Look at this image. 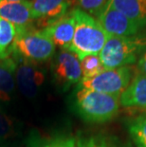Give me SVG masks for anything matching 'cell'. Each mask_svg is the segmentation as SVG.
I'll use <instances>...</instances> for the list:
<instances>
[{"label": "cell", "instance_id": "obj_15", "mask_svg": "<svg viewBox=\"0 0 146 147\" xmlns=\"http://www.w3.org/2000/svg\"><path fill=\"white\" fill-rule=\"evenodd\" d=\"M16 28L10 22L0 18V59L7 58L13 53Z\"/></svg>", "mask_w": 146, "mask_h": 147}, {"label": "cell", "instance_id": "obj_11", "mask_svg": "<svg viewBox=\"0 0 146 147\" xmlns=\"http://www.w3.org/2000/svg\"><path fill=\"white\" fill-rule=\"evenodd\" d=\"M0 18L10 22L16 29L30 26L33 20L30 0H0Z\"/></svg>", "mask_w": 146, "mask_h": 147}, {"label": "cell", "instance_id": "obj_3", "mask_svg": "<svg viewBox=\"0 0 146 147\" xmlns=\"http://www.w3.org/2000/svg\"><path fill=\"white\" fill-rule=\"evenodd\" d=\"M76 110L90 123H105L116 117L120 110V96L109 95L86 88L76 93Z\"/></svg>", "mask_w": 146, "mask_h": 147}, {"label": "cell", "instance_id": "obj_16", "mask_svg": "<svg viewBox=\"0 0 146 147\" xmlns=\"http://www.w3.org/2000/svg\"><path fill=\"white\" fill-rule=\"evenodd\" d=\"M76 140L78 147H131V145L122 142L116 137L102 134L79 137Z\"/></svg>", "mask_w": 146, "mask_h": 147}, {"label": "cell", "instance_id": "obj_19", "mask_svg": "<svg viewBox=\"0 0 146 147\" xmlns=\"http://www.w3.org/2000/svg\"><path fill=\"white\" fill-rule=\"evenodd\" d=\"M82 80L90 79L104 69L99 55H87L80 60Z\"/></svg>", "mask_w": 146, "mask_h": 147}, {"label": "cell", "instance_id": "obj_9", "mask_svg": "<svg viewBox=\"0 0 146 147\" xmlns=\"http://www.w3.org/2000/svg\"><path fill=\"white\" fill-rule=\"evenodd\" d=\"M55 47L61 49H69L75 32V19L72 11L50 21L48 26L42 29Z\"/></svg>", "mask_w": 146, "mask_h": 147}, {"label": "cell", "instance_id": "obj_5", "mask_svg": "<svg viewBox=\"0 0 146 147\" xmlns=\"http://www.w3.org/2000/svg\"><path fill=\"white\" fill-rule=\"evenodd\" d=\"M132 67H122L104 69L90 79L82 80L80 88H86L109 95L120 96L135 76Z\"/></svg>", "mask_w": 146, "mask_h": 147}, {"label": "cell", "instance_id": "obj_17", "mask_svg": "<svg viewBox=\"0 0 146 147\" xmlns=\"http://www.w3.org/2000/svg\"><path fill=\"white\" fill-rule=\"evenodd\" d=\"M127 126L136 147H146V113L132 119Z\"/></svg>", "mask_w": 146, "mask_h": 147}, {"label": "cell", "instance_id": "obj_21", "mask_svg": "<svg viewBox=\"0 0 146 147\" xmlns=\"http://www.w3.org/2000/svg\"><path fill=\"white\" fill-rule=\"evenodd\" d=\"M14 132V124L11 119L0 108V142L7 140Z\"/></svg>", "mask_w": 146, "mask_h": 147}, {"label": "cell", "instance_id": "obj_13", "mask_svg": "<svg viewBox=\"0 0 146 147\" xmlns=\"http://www.w3.org/2000/svg\"><path fill=\"white\" fill-rule=\"evenodd\" d=\"M16 62L13 56L0 59V100L4 102L11 101L13 95L15 83Z\"/></svg>", "mask_w": 146, "mask_h": 147}, {"label": "cell", "instance_id": "obj_10", "mask_svg": "<svg viewBox=\"0 0 146 147\" xmlns=\"http://www.w3.org/2000/svg\"><path fill=\"white\" fill-rule=\"evenodd\" d=\"M33 20L41 21L44 29L50 21L68 12L69 0H30Z\"/></svg>", "mask_w": 146, "mask_h": 147}, {"label": "cell", "instance_id": "obj_4", "mask_svg": "<svg viewBox=\"0 0 146 147\" xmlns=\"http://www.w3.org/2000/svg\"><path fill=\"white\" fill-rule=\"evenodd\" d=\"M56 47L42 29L32 25L16 29L13 53L34 63L49 60Z\"/></svg>", "mask_w": 146, "mask_h": 147}, {"label": "cell", "instance_id": "obj_12", "mask_svg": "<svg viewBox=\"0 0 146 147\" xmlns=\"http://www.w3.org/2000/svg\"><path fill=\"white\" fill-rule=\"evenodd\" d=\"M123 107L146 108V75L136 74L127 88L120 96Z\"/></svg>", "mask_w": 146, "mask_h": 147}, {"label": "cell", "instance_id": "obj_22", "mask_svg": "<svg viewBox=\"0 0 146 147\" xmlns=\"http://www.w3.org/2000/svg\"><path fill=\"white\" fill-rule=\"evenodd\" d=\"M137 69L139 70L138 73L146 75V51L139 57L138 61V65H137Z\"/></svg>", "mask_w": 146, "mask_h": 147}, {"label": "cell", "instance_id": "obj_6", "mask_svg": "<svg viewBox=\"0 0 146 147\" xmlns=\"http://www.w3.org/2000/svg\"><path fill=\"white\" fill-rule=\"evenodd\" d=\"M16 56L14 60L16 62L15 70V83L18 90L23 96L29 99L34 98L38 94L40 88L45 82V74L38 67L36 63Z\"/></svg>", "mask_w": 146, "mask_h": 147}, {"label": "cell", "instance_id": "obj_20", "mask_svg": "<svg viewBox=\"0 0 146 147\" xmlns=\"http://www.w3.org/2000/svg\"><path fill=\"white\" fill-rule=\"evenodd\" d=\"M109 0H77L79 9L87 12L93 17H97L105 4Z\"/></svg>", "mask_w": 146, "mask_h": 147}, {"label": "cell", "instance_id": "obj_14", "mask_svg": "<svg viewBox=\"0 0 146 147\" xmlns=\"http://www.w3.org/2000/svg\"><path fill=\"white\" fill-rule=\"evenodd\" d=\"M117 11L141 27H146V0H109Z\"/></svg>", "mask_w": 146, "mask_h": 147}, {"label": "cell", "instance_id": "obj_18", "mask_svg": "<svg viewBox=\"0 0 146 147\" xmlns=\"http://www.w3.org/2000/svg\"><path fill=\"white\" fill-rule=\"evenodd\" d=\"M28 147H78L77 140L72 137H56L44 140L38 137L30 138Z\"/></svg>", "mask_w": 146, "mask_h": 147}, {"label": "cell", "instance_id": "obj_7", "mask_svg": "<svg viewBox=\"0 0 146 147\" xmlns=\"http://www.w3.org/2000/svg\"><path fill=\"white\" fill-rule=\"evenodd\" d=\"M108 36H135L143 29L122 12L117 11L108 1L96 17Z\"/></svg>", "mask_w": 146, "mask_h": 147}, {"label": "cell", "instance_id": "obj_8", "mask_svg": "<svg viewBox=\"0 0 146 147\" xmlns=\"http://www.w3.org/2000/svg\"><path fill=\"white\" fill-rule=\"evenodd\" d=\"M51 69L58 84L65 88L82 81L80 59L69 49H62L55 56Z\"/></svg>", "mask_w": 146, "mask_h": 147}, {"label": "cell", "instance_id": "obj_23", "mask_svg": "<svg viewBox=\"0 0 146 147\" xmlns=\"http://www.w3.org/2000/svg\"><path fill=\"white\" fill-rule=\"evenodd\" d=\"M9 1H24V0H9Z\"/></svg>", "mask_w": 146, "mask_h": 147}, {"label": "cell", "instance_id": "obj_1", "mask_svg": "<svg viewBox=\"0 0 146 147\" xmlns=\"http://www.w3.org/2000/svg\"><path fill=\"white\" fill-rule=\"evenodd\" d=\"M75 19V32L69 51L78 58L83 59L87 55H99L108 38L99 21L79 8L73 9Z\"/></svg>", "mask_w": 146, "mask_h": 147}, {"label": "cell", "instance_id": "obj_2", "mask_svg": "<svg viewBox=\"0 0 146 147\" xmlns=\"http://www.w3.org/2000/svg\"><path fill=\"white\" fill-rule=\"evenodd\" d=\"M145 49L144 36H108L99 56L105 69H112L137 63Z\"/></svg>", "mask_w": 146, "mask_h": 147}]
</instances>
